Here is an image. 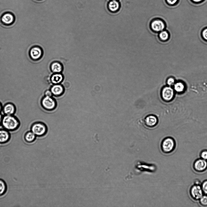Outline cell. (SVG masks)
I'll list each match as a JSON object with an SVG mask.
<instances>
[{
  "label": "cell",
  "mask_w": 207,
  "mask_h": 207,
  "mask_svg": "<svg viewBox=\"0 0 207 207\" xmlns=\"http://www.w3.org/2000/svg\"><path fill=\"white\" fill-rule=\"evenodd\" d=\"M193 167L198 172H202L207 169V160L201 158L196 159L194 162Z\"/></svg>",
  "instance_id": "52a82bcc"
},
{
  "label": "cell",
  "mask_w": 207,
  "mask_h": 207,
  "mask_svg": "<svg viewBox=\"0 0 207 207\" xmlns=\"http://www.w3.org/2000/svg\"><path fill=\"white\" fill-rule=\"evenodd\" d=\"M151 29L154 32H159L163 31L165 27L164 22L162 20L159 19L153 20L151 23Z\"/></svg>",
  "instance_id": "9c48e42d"
},
{
  "label": "cell",
  "mask_w": 207,
  "mask_h": 207,
  "mask_svg": "<svg viewBox=\"0 0 207 207\" xmlns=\"http://www.w3.org/2000/svg\"><path fill=\"white\" fill-rule=\"evenodd\" d=\"M7 186L5 182L0 179V196L4 195L6 192Z\"/></svg>",
  "instance_id": "ffe728a7"
},
{
  "label": "cell",
  "mask_w": 207,
  "mask_h": 207,
  "mask_svg": "<svg viewBox=\"0 0 207 207\" xmlns=\"http://www.w3.org/2000/svg\"><path fill=\"white\" fill-rule=\"evenodd\" d=\"M173 89L175 92L178 93L183 92L185 89V86L184 83L181 82H175L173 85Z\"/></svg>",
  "instance_id": "2e32d148"
},
{
  "label": "cell",
  "mask_w": 207,
  "mask_h": 207,
  "mask_svg": "<svg viewBox=\"0 0 207 207\" xmlns=\"http://www.w3.org/2000/svg\"><path fill=\"white\" fill-rule=\"evenodd\" d=\"M202 35L203 38L207 41V28L203 30Z\"/></svg>",
  "instance_id": "4316f807"
},
{
  "label": "cell",
  "mask_w": 207,
  "mask_h": 207,
  "mask_svg": "<svg viewBox=\"0 0 207 207\" xmlns=\"http://www.w3.org/2000/svg\"><path fill=\"white\" fill-rule=\"evenodd\" d=\"M175 91L173 88L169 86L164 87L161 92V95L163 99L166 101H170L173 98Z\"/></svg>",
  "instance_id": "5b68a950"
},
{
  "label": "cell",
  "mask_w": 207,
  "mask_h": 207,
  "mask_svg": "<svg viewBox=\"0 0 207 207\" xmlns=\"http://www.w3.org/2000/svg\"><path fill=\"white\" fill-rule=\"evenodd\" d=\"M175 82V79L172 77L168 78L167 81V83L168 86L171 87L173 86Z\"/></svg>",
  "instance_id": "d4e9b609"
},
{
  "label": "cell",
  "mask_w": 207,
  "mask_h": 207,
  "mask_svg": "<svg viewBox=\"0 0 207 207\" xmlns=\"http://www.w3.org/2000/svg\"><path fill=\"white\" fill-rule=\"evenodd\" d=\"M46 129L44 124L38 122L33 124L31 128V131L37 136L43 135L46 133Z\"/></svg>",
  "instance_id": "3957f363"
},
{
  "label": "cell",
  "mask_w": 207,
  "mask_h": 207,
  "mask_svg": "<svg viewBox=\"0 0 207 207\" xmlns=\"http://www.w3.org/2000/svg\"><path fill=\"white\" fill-rule=\"evenodd\" d=\"M201 158L207 160V150L204 149L200 153Z\"/></svg>",
  "instance_id": "cb8c5ba5"
},
{
  "label": "cell",
  "mask_w": 207,
  "mask_h": 207,
  "mask_svg": "<svg viewBox=\"0 0 207 207\" xmlns=\"http://www.w3.org/2000/svg\"><path fill=\"white\" fill-rule=\"evenodd\" d=\"M1 20L5 25H8L12 24L15 21V17L13 15L9 13L4 14L2 16Z\"/></svg>",
  "instance_id": "30bf717a"
},
{
  "label": "cell",
  "mask_w": 207,
  "mask_h": 207,
  "mask_svg": "<svg viewBox=\"0 0 207 207\" xmlns=\"http://www.w3.org/2000/svg\"><path fill=\"white\" fill-rule=\"evenodd\" d=\"M2 115L1 114H0V125L2 123Z\"/></svg>",
  "instance_id": "4dcf8cb0"
},
{
  "label": "cell",
  "mask_w": 207,
  "mask_h": 207,
  "mask_svg": "<svg viewBox=\"0 0 207 207\" xmlns=\"http://www.w3.org/2000/svg\"><path fill=\"white\" fill-rule=\"evenodd\" d=\"M52 94L55 96H59L62 95L64 92L63 86L59 84H55L51 88Z\"/></svg>",
  "instance_id": "4fadbf2b"
},
{
  "label": "cell",
  "mask_w": 207,
  "mask_h": 207,
  "mask_svg": "<svg viewBox=\"0 0 207 207\" xmlns=\"http://www.w3.org/2000/svg\"><path fill=\"white\" fill-rule=\"evenodd\" d=\"M179 0H166L167 3L171 5H174L176 4Z\"/></svg>",
  "instance_id": "484cf974"
},
{
  "label": "cell",
  "mask_w": 207,
  "mask_h": 207,
  "mask_svg": "<svg viewBox=\"0 0 207 207\" xmlns=\"http://www.w3.org/2000/svg\"><path fill=\"white\" fill-rule=\"evenodd\" d=\"M159 37L161 40L165 41L168 38L169 34L166 31L163 30L160 32Z\"/></svg>",
  "instance_id": "44dd1931"
},
{
  "label": "cell",
  "mask_w": 207,
  "mask_h": 207,
  "mask_svg": "<svg viewBox=\"0 0 207 207\" xmlns=\"http://www.w3.org/2000/svg\"><path fill=\"white\" fill-rule=\"evenodd\" d=\"M146 125L150 127L155 125L157 122L156 117L153 115H150L147 117L145 119Z\"/></svg>",
  "instance_id": "e0dca14e"
},
{
  "label": "cell",
  "mask_w": 207,
  "mask_h": 207,
  "mask_svg": "<svg viewBox=\"0 0 207 207\" xmlns=\"http://www.w3.org/2000/svg\"><path fill=\"white\" fill-rule=\"evenodd\" d=\"M201 186L204 194L207 195V180L203 181Z\"/></svg>",
  "instance_id": "603a6c76"
},
{
  "label": "cell",
  "mask_w": 207,
  "mask_h": 207,
  "mask_svg": "<svg viewBox=\"0 0 207 207\" xmlns=\"http://www.w3.org/2000/svg\"><path fill=\"white\" fill-rule=\"evenodd\" d=\"M42 49L38 46L32 47L29 51V55L30 58L34 61L40 59L42 57Z\"/></svg>",
  "instance_id": "ba28073f"
},
{
  "label": "cell",
  "mask_w": 207,
  "mask_h": 207,
  "mask_svg": "<svg viewBox=\"0 0 207 207\" xmlns=\"http://www.w3.org/2000/svg\"><path fill=\"white\" fill-rule=\"evenodd\" d=\"M176 144L174 140L171 137L164 139L161 144V149L163 152L170 153L173 152L175 148Z\"/></svg>",
  "instance_id": "7a4b0ae2"
},
{
  "label": "cell",
  "mask_w": 207,
  "mask_h": 207,
  "mask_svg": "<svg viewBox=\"0 0 207 207\" xmlns=\"http://www.w3.org/2000/svg\"><path fill=\"white\" fill-rule=\"evenodd\" d=\"M16 107L15 105L10 102L5 104L2 109V112L5 115H12L16 112Z\"/></svg>",
  "instance_id": "8fae6325"
},
{
  "label": "cell",
  "mask_w": 207,
  "mask_h": 207,
  "mask_svg": "<svg viewBox=\"0 0 207 207\" xmlns=\"http://www.w3.org/2000/svg\"><path fill=\"white\" fill-rule=\"evenodd\" d=\"M51 70L54 73H60L63 70V66L60 63L54 62L50 66Z\"/></svg>",
  "instance_id": "9a60e30c"
},
{
  "label": "cell",
  "mask_w": 207,
  "mask_h": 207,
  "mask_svg": "<svg viewBox=\"0 0 207 207\" xmlns=\"http://www.w3.org/2000/svg\"><path fill=\"white\" fill-rule=\"evenodd\" d=\"M199 200L201 205L204 206H207V195H203Z\"/></svg>",
  "instance_id": "7402d4cb"
},
{
  "label": "cell",
  "mask_w": 207,
  "mask_h": 207,
  "mask_svg": "<svg viewBox=\"0 0 207 207\" xmlns=\"http://www.w3.org/2000/svg\"><path fill=\"white\" fill-rule=\"evenodd\" d=\"M192 2L195 3H199L202 2L204 0H191Z\"/></svg>",
  "instance_id": "f1b7e54d"
},
{
  "label": "cell",
  "mask_w": 207,
  "mask_h": 207,
  "mask_svg": "<svg viewBox=\"0 0 207 207\" xmlns=\"http://www.w3.org/2000/svg\"><path fill=\"white\" fill-rule=\"evenodd\" d=\"M189 193L191 197L196 200H199L204 194L201 185L195 184L190 188Z\"/></svg>",
  "instance_id": "277c9868"
},
{
  "label": "cell",
  "mask_w": 207,
  "mask_h": 207,
  "mask_svg": "<svg viewBox=\"0 0 207 207\" xmlns=\"http://www.w3.org/2000/svg\"><path fill=\"white\" fill-rule=\"evenodd\" d=\"M200 182L199 181V180H195V184H197V185H200Z\"/></svg>",
  "instance_id": "f546056e"
},
{
  "label": "cell",
  "mask_w": 207,
  "mask_h": 207,
  "mask_svg": "<svg viewBox=\"0 0 207 207\" xmlns=\"http://www.w3.org/2000/svg\"><path fill=\"white\" fill-rule=\"evenodd\" d=\"M52 93L51 90H47L45 92V96L51 97L52 95Z\"/></svg>",
  "instance_id": "83f0119b"
},
{
  "label": "cell",
  "mask_w": 207,
  "mask_h": 207,
  "mask_svg": "<svg viewBox=\"0 0 207 207\" xmlns=\"http://www.w3.org/2000/svg\"><path fill=\"white\" fill-rule=\"evenodd\" d=\"M63 75L60 73H55L52 75L50 80L51 82L54 84L61 83L63 80Z\"/></svg>",
  "instance_id": "5bb4252c"
},
{
  "label": "cell",
  "mask_w": 207,
  "mask_h": 207,
  "mask_svg": "<svg viewBox=\"0 0 207 207\" xmlns=\"http://www.w3.org/2000/svg\"><path fill=\"white\" fill-rule=\"evenodd\" d=\"M41 105L45 109L50 110L56 107V102L51 97L45 96L41 101Z\"/></svg>",
  "instance_id": "8992f818"
},
{
  "label": "cell",
  "mask_w": 207,
  "mask_h": 207,
  "mask_svg": "<svg viewBox=\"0 0 207 207\" xmlns=\"http://www.w3.org/2000/svg\"><path fill=\"white\" fill-rule=\"evenodd\" d=\"M10 138L9 131L4 129H0V143H7L9 141Z\"/></svg>",
  "instance_id": "7c38bea8"
},
{
  "label": "cell",
  "mask_w": 207,
  "mask_h": 207,
  "mask_svg": "<svg viewBox=\"0 0 207 207\" xmlns=\"http://www.w3.org/2000/svg\"><path fill=\"white\" fill-rule=\"evenodd\" d=\"M2 124V127L8 131L17 129L20 125L18 119L15 116L5 115L3 117Z\"/></svg>",
  "instance_id": "6da1fadb"
},
{
  "label": "cell",
  "mask_w": 207,
  "mask_h": 207,
  "mask_svg": "<svg viewBox=\"0 0 207 207\" xmlns=\"http://www.w3.org/2000/svg\"><path fill=\"white\" fill-rule=\"evenodd\" d=\"M3 109V106L1 104V103L0 102V112H1V111Z\"/></svg>",
  "instance_id": "1f68e13d"
},
{
  "label": "cell",
  "mask_w": 207,
  "mask_h": 207,
  "mask_svg": "<svg viewBox=\"0 0 207 207\" xmlns=\"http://www.w3.org/2000/svg\"><path fill=\"white\" fill-rule=\"evenodd\" d=\"M119 3L117 0H112L108 4L109 9L113 12L117 11L119 9Z\"/></svg>",
  "instance_id": "ac0fdd59"
},
{
  "label": "cell",
  "mask_w": 207,
  "mask_h": 207,
  "mask_svg": "<svg viewBox=\"0 0 207 207\" xmlns=\"http://www.w3.org/2000/svg\"><path fill=\"white\" fill-rule=\"evenodd\" d=\"M36 135L31 131L27 132L24 136V139L27 142L32 143L36 140Z\"/></svg>",
  "instance_id": "d6986e66"
}]
</instances>
